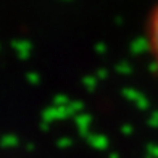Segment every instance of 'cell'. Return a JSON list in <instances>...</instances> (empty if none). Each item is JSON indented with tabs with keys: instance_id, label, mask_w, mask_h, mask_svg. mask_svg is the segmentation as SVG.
<instances>
[{
	"instance_id": "6da1fadb",
	"label": "cell",
	"mask_w": 158,
	"mask_h": 158,
	"mask_svg": "<svg viewBox=\"0 0 158 158\" xmlns=\"http://www.w3.org/2000/svg\"><path fill=\"white\" fill-rule=\"evenodd\" d=\"M148 40L152 45V52L153 56L158 63V3L155 6V10L150 16V23H148Z\"/></svg>"
}]
</instances>
